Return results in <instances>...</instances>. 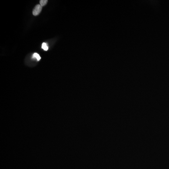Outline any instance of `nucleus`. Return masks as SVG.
Here are the masks:
<instances>
[{
    "mask_svg": "<svg viewBox=\"0 0 169 169\" xmlns=\"http://www.w3.org/2000/svg\"><path fill=\"white\" fill-rule=\"evenodd\" d=\"M42 48L45 51H47L48 50V47H47V45L45 43H43L42 45Z\"/></svg>",
    "mask_w": 169,
    "mask_h": 169,
    "instance_id": "4",
    "label": "nucleus"
},
{
    "mask_svg": "<svg viewBox=\"0 0 169 169\" xmlns=\"http://www.w3.org/2000/svg\"><path fill=\"white\" fill-rule=\"evenodd\" d=\"M42 6L41 5L38 4L35 6L34 9H33V11H32V14H33L34 16L38 15L40 13V12L42 10Z\"/></svg>",
    "mask_w": 169,
    "mask_h": 169,
    "instance_id": "1",
    "label": "nucleus"
},
{
    "mask_svg": "<svg viewBox=\"0 0 169 169\" xmlns=\"http://www.w3.org/2000/svg\"><path fill=\"white\" fill-rule=\"evenodd\" d=\"M32 58L36 59L37 60V61H39L40 60V58H40V56H39V55L38 54L34 53V54H33V56H32Z\"/></svg>",
    "mask_w": 169,
    "mask_h": 169,
    "instance_id": "2",
    "label": "nucleus"
},
{
    "mask_svg": "<svg viewBox=\"0 0 169 169\" xmlns=\"http://www.w3.org/2000/svg\"><path fill=\"white\" fill-rule=\"evenodd\" d=\"M47 0H41L39 1V3H40V5L41 6H44L46 5L47 3Z\"/></svg>",
    "mask_w": 169,
    "mask_h": 169,
    "instance_id": "3",
    "label": "nucleus"
}]
</instances>
